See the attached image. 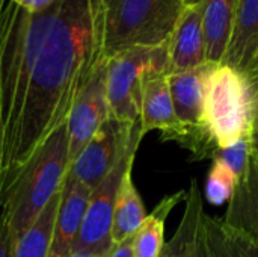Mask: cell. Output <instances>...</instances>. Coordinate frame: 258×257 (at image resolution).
I'll list each match as a JSON object with an SVG mask.
<instances>
[{
    "mask_svg": "<svg viewBox=\"0 0 258 257\" xmlns=\"http://www.w3.org/2000/svg\"><path fill=\"white\" fill-rule=\"evenodd\" d=\"M104 0H54L0 14V176L21 167L60 126L104 61Z\"/></svg>",
    "mask_w": 258,
    "mask_h": 257,
    "instance_id": "obj_1",
    "label": "cell"
},
{
    "mask_svg": "<svg viewBox=\"0 0 258 257\" xmlns=\"http://www.w3.org/2000/svg\"><path fill=\"white\" fill-rule=\"evenodd\" d=\"M68 147L65 123L21 167L3 177L0 176V198L15 247L48 201L62 189L70 168Z\"/></svg>",
    "mask_w": 258,
    "mask_h": 257,
    "instance_id": "obj_2",
    "label": "cell"
},
{
    "mask_svg": "<svg viewBox=\"0 0 258 257\" xmlns=\"http://www.w3.org/2000/svg\"><path fill=\"white\" fill-rule=\"evenodd\" d=\"M184 8L183 0H104V56L165 45Z\"/></svg>",
    "mask_w": 258,
    "mask_h": 257,
    "instance_id": "obj_3",
    "label": "cell"
},
{
    "mask_svg": "<svg viewBox=\"0 0 258 257\" xmlns=\"http://www.w3.org/2000/svg\"><path fill=\"white\" fill-rule=\"evenodd\" d=\"M254 103L240 71L218 64L206 89V117L219 148L233 145L251 132Z\"/></svg>",
    "mask_w": 258,
    "mask_h": 257,
    "instance_id": "obj_4",
    "label": "cell"
},
{
    "mask_svg": "<svg viewBox=\"0 0 258 257\" xmlns=\"http://www.w3.org/2000/svg\"><path fill=\"white\" fill-rule=\"evenodd\" d=\"M215 64L206 62L201 67L168 74V85L175 115L183 126L177 144L192 153L194 161L212 159L219 148L206 117L207 80Z\"/></svg>",
    "mask_w": 258,
    "mask_h": 257,
    "instance_id": "obj_5",
    "label": "cell"
},
{
    "mask_svg": "<svg viewBox=\"0 0 258 257\" xmlns=\"http://www.w3.org/2000/svg\"><path fill=\"white\" fill-rule=\"evenodd\" d=\"M166 44L153 48L136 47L107 58L106 92L112 118L127 126L139 123L145 74L157 67L166 68Z\"/></svg>",
    "mask_w": 258,
    "mask_h": 257,
    "instance_id": "obj_6",
    "label": "cell"
},
{
    "mask_svg": "<svg viewBox=\"0 0 258 257\" xmlns=\"http://www.w3.org/2000/svg\"><path fill=\"white\" fill-rule=\"evenodd\" d=\"M141 141L142 136L135 139L127 153L91 192L88 209L82 223L80 233L73 247V253H91L101 257L110 256L115 247L112 242V221L116 192L125 170L135 162V156Z\"/></svg>",
    "mask_w": 258,
    "mask_h": 257,
    "instance_id": "obj_7",
    "label": "cell"
},
{
    "mask_svg": "<svg viewBox=\"0 0 258 257\" xmlns=\"http://www.w3.org/2000/svg\"><path fill=\"white\" fill-rule=\"evenodd\" d=\"M139 136L144 138L139 123L127 126L109 117L70 164L68 173L92 192Z\"/></svg>",
    "mask_w": 258,
    "mask_h": 257,
    "instance_id": "obj_8",
    "label": "cell"
},
{
    "mask_svg": "<svg viewBox=\"0 0 258 257\" xmlns=\"http://www.w3.org/2000/svg\"><path fill=\"white\" fill-rule=\"evenodd\" d=\"M106 64L107 58H104L85 89L76 98L67 118L70 164L110 117L106 92Z\"/></svg>",
    "mask_w": 258,
    "mask_h": 257,
    "instance_id": "obj_9",
    "label": "cell"
},
{
    "mask_svg": "<svg viewBox=\"0 0 258 257\" xmlns=\"http://www.w3.org/2000/svg\"><path fill=\"white\" fill-rule=\"evenodd\" d=\"M141 133L145 136L151 130H160L162 141H177L183 132L168 85L166 68L157 67L145 74L141 100Z\"/></svg>",
    "mask_w": 258,
    "mask_h": 257,
    "instance_id": "obj_10",
    "label": "cell"
},
{
    "mask_svg": "<svg viewBox=\"0 0 258 257\" xmlns=\"http://www.w3.org/2000/svg\"><path fill=\"white\" fill-rule=\"evenodd\" d=\"M91 189L67 173L47 257H68L82 229Z\"/></svg>",
    "mask_w": 258,
    "mask_h": 257,
    "instance_id": "obj_11",
    "label": "cell"
},
{
    "mask_svg": "<svg viewBox=\"0 0 258 257\" xmlns=\"http://www.w3.org/2000/svg\"><path fill=\"white\" fill-rule=\"evenodd\" d=\"M166 74L187 71L204 65L206 38L200 3L186 5L169 39H168Z\"/></svg>",
    "mask_w": 258,
    "mask_h": 257,
    "instance_id": "obj_12",
    "label": "cell"
},
{
    "mask_svg": "<svg viewBox=\"0 0 258 257\" xmlns=\"http://www.w3.org/2000/svg\"><path fill=\"white\" fill-rule=\"evenodd\" d=\"M239 0H200L206 38V61L222 64L227 53Z\"/></svg>",
    "mask_w": 258,
    "mask_h": 257,
    "instance_id": "obj_13",
    "label": "cell"
},
{
    "mask_svg": "<svg viewBox=\"0 0 258 257\" xmlns=\"http://www.w3.org/2000/svg\"><path fill=\"white\" fill-rule=\"evenodd\" d=\"M222 221L258 245V164L254 159L237 183Z\"/></svg>",
    "mask_w": 258,
    "mask_h": 257,
    "instance_id": "obj_14",
    "label": "cell"
},
{
    "mask_svg": "<svg viewBox=\"0 0 258 257\" xmlns=\"http://www.w3.org/2000/svg\"><path fill=\"white\" fill-rule=\"evenodd\" d=\"M184 200L186 208L181 221L169 242H165L160 257H200V232L206 212L203 208V192L195 179L186 191Z\"/></svg>",
    "mask_w": 258,
    "mask_h": 257,
    "instance_id": "obj_15",
    "label": "cell"
},
{
    "mask_svg": "<svg viewBox=\"0 0 258 257\" xmlns=\"http://www.w3.org/2000/svg\"><path fill=\"white\" fill-rule=\"evenodd\" d=\"M200 257H258V245L227 226L222 218L204 214L200 232Z\"/></svg>",
    "mask_w": 258,
    "mask_h": 257,
    "instance_id": "obj_16",
    "label": "cell"
},
{
    "mask_svg": "<svg viewBox=\"0 0 258 257\" xmlns=\"http://www.w3.org/2000/svg\"><path fill=\"white\" fill-rule=\"evenodd\" d=\"M258 48V0H239L233 35L222 64L242 71Z\"/></svg>",
    "mask_w": 258,
    "mask_h": 257,
    "instance_id": "obj_17",
    "label": "cell"
},
{
    "mask_svg": "<svg viewBox=\"0 0 258 257\" xmlns=\"http://www.w3.org/2000/svg\"><path fill=\"white\" fill-rule=\"evenodd\" d=\"M133 165H130L119 183L115 208H113V221H112V242L113 245L121 244L122 241L135 236L141 224L147 218L145 206L142 198L133 183L132 177Z\"/></svg>",
    "mask_w": 258,
    "mask_h": 257,
    "instance_id": "obj_18",
    "label": "cell"
},
{
    "mask_svg": "<svg viewBox=\"0 0 258 257\" xmlns=\"http://www.w3.org/2000/svg\"><path fill=\"white\" fill-rule=\"evenodd\" d=\"M186 198V191L181 189L165 197L154 211L147 215L139 230L133 236V257H160L165 247V223L171 211Z\"/></svg>",
    "mask_w": 258,
    "mask_h": 257,
    "instance_id": "obj_19",
    "label": "cell"
},
{
    "mask_svg": "<svg viewBox=\"0 0 258 257\" xmlns=\"http://www.w3.org/2000/svg\"><path fill=\"white\" fill-rule=\"evenodd\" d=\"M60 203V191L48 201L29 232L18 241L14 257H47L56 212Z\"/></svg>",
    "mask_w": 258,
    "mask_h": 257,
    "instance_id": "obj_20",
    "label": "cell"
},
{
    "mask_svg": "<svg viewBox=\"0 0 258 257\" xmlns=\"http://www.w3.org/2000/svg\"><path fill=\"white\" fill-rule=\"evenodd\" d=\"M237 186V177L234 173L221 161H213L204 188L207 201L213 206H222L228 203Z\"/></svg>",
    "mask_w": 258,
    "mask_h": 257,
    "instance_id": "obj_21",
    "label": "cell"
},
{
    "mask_svg": "<svg viewBox=\"0 0 258 257\" xmlns=\"http://www.w3.org/2000/svg\"><path fill=\"white\" fill-rule=\"evenodd\" d=\"M212 161L224 162L237 177V183L248 174L251 161H252V144H251V132L245 133L239 138L233 145L227 148H218Z\"/></svg>",
    "mask_w": 258,
    "mask_h": 257,
    "instance_id": "obj_22",
    "label": "cell"
},
{
    "mask_svg": "<svg viewBox=\"0 0 258 257\" xmlns=\"http://www.w3.org/2000/svg\"><path fill=\"white\" fill-rule=\"evenodd\" d=\"M240 73L245 77V82L248 85V89H249V94L255 108L258 105V48Z\"/></svg>",
    "mask_w": 258,
    "mask_h": 257,
    "instance_id": "obj_23",
    "label": "cell"
},
{
    "mask_svg": "<svg viewBox=\"0 0 258 257\" xmlns=\"http://www.w3.org/2000/svg\"><path fill=\"white\" fill-rule=\"evenodd\" d=\"M14 253H15V244L12 241V235L6 223L3 203L0 198V257H14Z\"/></svg>",
    "mask_w": 258,
    "mask_h": 257,
    "instance_id": "obj_24",
    "label": "cell"
},
{
    "mask_svg": "<svg viewBox=\"0 0 258 257\" xmlns=\"http://www.w3.org/2000/svg\"><path fill=\"white\" fill-rule=\"evenodd\" d=\"M15 6L27 11V12H39L45 8H48L54 0H9Z\"/></svg>",
    "mask_w": 258,
    "mask_h": 257,
    "instance_id": "obj_25",
    "label": "cell"
},
{
    "mask_svg": "<svg viewBox=\"0 0 258 257\" xmlns=\"http://www.w3.org/2000/svg\"><path fill=\"white\" fill-rule=\"evenodd\" d=\"M109 257H133V236L116 244Z\"/></svg>",
    "mask_w": 258,
    "mask_h": 257,
    "instance_id": "obj_26",
    "label": "cell"
},
{
    "mask_svg": "<svg viewBox=\"0 0 258 257\" xmlns=\"http://www.w3.org/2000/svg\"><path fill=\"white\" fill-rule=\"evenodd\" d=\"M251 144H252V158L258 159V105L254 108L252 121H251Z\"/></svg>",
    "mask_w": 258,
    "mask_h": 257,
    "instance_id": "obj_27",
    "label": "cell"
},
{
    "mask_svg": "<svg viewBox=\"0 0 258 257\" xmlns=\"http://www.w3.org/2000/svg\"><path fill=\"white\" fill-rule=\"evenodd\" d=\"M68 257H101V256L91 254V253H71Z\"/></svg>",
    "mask_w": 258,
    "mask_h": 257,
    "instance_id": "obj_28",
    "label": "cell"
},
{
    "mask_svg": "<svg viewBox=\"0 0 258 257\" xmlns=\"http://www.w3.org/2000/svg\"><path fill=\"white\" fill-rule=\"evenodd\" d=\"M186 5H192V3H200V0H183Z\"/></svg>",
    "mask_w": 258,
    "mask_h": 257,
    "instance_id": "obj_29",
    "label": "cell"
},
{
    "mask_svg": "<svg viewBox=\"0 0 258 257\" xmlns=\"http://www.w3.org/2000/svg\"><path fill=\"white\" fill-rule=\"evenodd\" d=\"M0 123H2V85H0Z\"/></svg>",
    "mask_w": 258,
    "mask_h": 257,
    "instance_id": "obj_30",
    "label": "cell"
},
{
    "mask_svg": "<svg viewBox=\"0 0 258 257\" xmlns=\"http://www.w3.org/2000/svg\"><path fill=\"white\" fill-rule=\"evenodd\" d=\"M5 3H6V0H0V14H2V11L5 8Z\"/></svg>",
    "mask_w": 258,
    "mask_h": 257,
    "instance_id": "obj_31",
    "label": "cell"
},
{
    "mask_svg": "<svg viewBox=\"0 0 258 257\" xmlns=\"http://www.w3.org/2000/svg\"><path fill=\"white\" fill-rule=\"evenodd\" d=\"M252 159H254V158H252ZM254 161H255V162H257V164H258V159H254Z\"/></svg>",
    "mask_w": 258,
    "mask_h": 257,
    "instance_id": "obj_32",
    "label": "cell"
}]
</instances>
